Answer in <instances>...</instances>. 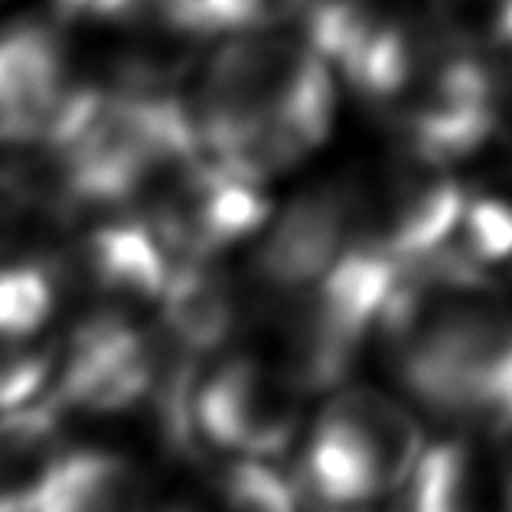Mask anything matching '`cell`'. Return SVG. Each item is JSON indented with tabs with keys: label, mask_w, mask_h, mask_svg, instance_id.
<instances>
[{
	"label": "cell",
	"mask_w": 512,
	"mask_h": 512,
	"mask_svg": "<svg viewBox=\"0 0 512 512\" xmlns=\"http://www.w3.org/2000/svg\"><path fill=\"white\" fill-rule=\"evenodd\" d=\"M199 144L258 186H281L327 151L343 82L327 53L297 33L212 40L186 89Z\"/></svg>",
	"instance_id": "1"
},
{
	"label": "cell",
	"mask_w": 512,
	"mask_h": 512,
	"mask_svg": "<svg viewBox=\"0 0 512 512\" xmlns=\"http://www.w3.org/2000/svg\"><path fill=\"white\" fill-rule=\"evenodd\" d=\"M496 53L454 33L424 4L385 7L336 62L346 98L398 151L457 167L499 131L506 89Z\"/></svg>",
	"instance_id": "2"
},
{
	"label": "cell",
	"mask_w": 512,
	"mask_h": 512,
	"mask_svg": "<svg viewBox=\"0 0 512 512\" xmlns=\"http://www.w3.org/2000/svg\"><path fill=\"white\" fill-rule=\"evenodd\" d=\"M376 336L424 411L464 434L512 437V307L493 284L408 268Z\"/></svg>",
	"instance_id": "3"
},
{
	"label": "cell",
	"mask_w": 512,
	"mask_h": 512,
	"mask_svg": "<svg viewBox=\"0 0 512 512\" xmlns=\"http://www.w3.org/2000/svg\"><path fill=\"white\" fill-rule=\"evenodd\" d=\"M424 447L415 411L379 389L343 385L310 421L294 480L304 506L359 512L398 496Z\"/></svg>",
	"instance_id": "4"
},
{
	"label": "cell",
	"mask_w": 512,
	"mask_h": 512,
	"mask_svg": "<svg viewBox=\"0 0 512 512\" xmlns=\"http://www.w3.org/2000/svg\"><path fill=\"white\" fill-rule=\"evenodd\" d=\"M274 206L268 186L222 167L196 141L157 173L128 212L147 222L173 261H232L255 245Z\"/></svg>",
	"instance_id": "5"
},
{
	"label": "cell",
	"mask_w": 512,
	"mask_h": 512,
	"mask_svg": "<svg viewBox=\"0 0 512 512\" xmlns=\"http://www.w3.org/2000/svg\"><path fill=\"white\" fill-rule=\"evenodd\" d=\"M304 395L278 359L245 349L209 356V366L196 372L190 398L196 444L219 457H278L301 428Z\"/></svg>",
	"instance_id": "6"
},
{
	"label": "cell",
	"mask_w": 512,
	"mask_h": 512,
	"mask_svg": "<svg viewBox=\"0 0 512 512\" xmlns=\"http://www.w3.org/2000/svg\"><path fill=\"white\" fill-rule=\"evenodd\" d=\"M89 72L79 43L49 17H17L0 27V157L30 154L56 131Z\"/></svg>",
	"instance_id": "7"
},
{
	"label": "cell",
	"mask_w": 512,
	"mask_h": 512,
	"mask_svg": "<svg viewBox=\"0 0 512 512\" xmlns=\"http://www.w3.org/2000/svg\"><path fill=\"white\" fill-rule=\"evenodd\" d=\"M229 261H173L154 323L186 356L226 353L242 327L245 297Z\"/></svg>",
	"instance_id": "8"
},
{
	"label": "cell",
	"mask_w": 512,
	"mask_h": 512,
	"mask_svg": "<svg viewBox=\"0 0 512 512\" xmlns=\"http://www.w3.org/2000/svg\"><path fill=\"white\" fill-rule=\"evenodd\" d=\"M62 405L53 395L0 411V512H33L62 444Z\"/></svg>",
	"instance_id": "9"
},
{
	"label": "cell",
	"mask_w": 512,
	"mask_h": 512,
	"mask_svg": "<svg viewBox=\"0 0 512 512\" xmlns=\"http://www.w3.org/2000/svg\"><path fill=\"white\" fill-rule=\"evenodd\" d=\"M33 512H157L151 490L128 457L111 451H66Z\"/></svg>",
	"instance_id": "10"
},
{
	"label": "cell",
	"mask_w": 512,
	"mask_h": 512,
	"mask_svg": "<svg viewBox=\"0 0 512 512\" xmlns=\"http://www.w3.org/2000/svg\"><path fill=\"white\" fill-rule=\"evenodd\" d=\"M301 506L297 480L284 477L268 460L222 457L157 512H301Z\"/></svg>",
	"instance_id": "11"
},
{
	"label": "cell",
	"mask_w": 512,
	"mask_h": 512,
	"mask_svg": "<svg viewBox=\"0 0 512 512\" xmlns=\"http://www.w3.org/2000/svg\"><path fill=\"white\" fill-rule=\"evenodd\" d=\"M454 33L490 53H512V0H421Z\"/></svg>",
	"instance_id": "12"
},
{
	"label": "cell",
	"mask_w": 512,
	"mask_h": 512,
	"mask_svg": "<svg viewBox=\"0 0 512 512\" xmlns=\"http://www.w3.org/2000/svg\"><path fill=\"white\" fill-rule=\"evenodd\" d=\"M376 4H398V0H376Z\"/></svg>",
	"instance_id": "13"
},
{
	"label": "cell",
	"mask_w": 512,
	"mask_h": 512,
	"mask_svg": "<svg viewBox=\"0 0 512 512\" xmlns=\"http://www.w3.org/2000/svg\"><path fill=\"white\" fill-rule=\"evenodd\" d=\"M359 512H362V509H359Z\"/></svg>",
	"instance_id": "14"
}]
</instances>
